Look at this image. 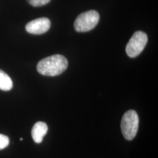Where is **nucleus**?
Segmentation results:
<instances>
[{
  "label": "nucleus",
  "instance_id": "1",
  "mask_svg": "<svg viewBox=\"0 0 158 158\" xmlns=\"http://www.w3.org/2000/svg\"><path fill=\"white\" fill-rule=\"evenodd\" d=\"M67 59L61 55H54L47 57L39 62L37 71L46 76H56L64 72L68 68Z\"/></svg>",
  "mask_w": 158,
  "mask_h": 158
},
{
  "label": "nucleus",
  "instance_id": "2",
  "mask_svg": "<svg viewBox=\"0 0 158 158\" xmlns=\"http://www.w3.org/2000/svg\"><path fill=\"white\" fill-rule=\"evenodd\" d=\"M139 117L134 110H129L122 118L121 128L123 135L127 140H132L135 137L138 130Z\"/></svg>",
  "mask_w": 158,
  "mask_h": 158
},
{
  "label": "nucleus",
  "instance_id": "3",
  "mask_svg": "<svg viewBox=\"0 0 158 158\" xmlns=\"http://www.w3.org/2000/svg\"><path fill=\"white\" fill-rule=\"evenodd\" d=\"M100 20L98 12L90 10L80 14L75 20L74 27L79 32H85L92 30L96 27Z\"/></svg>",
  "mask_w": 158,
  "mask_h": 158
},
{
  "label": "nucleus",
  "instance_id": "4",
  "mask_svg": "<svg viewBox=\"0 0 158 158\" xmlns=\"http://www.w3.org/2000/svg\"><path fill=\"white\" fill-rule=\"evenodd\" d=\"M148 42L147 34L142 31L135 32L126 46V53L130 57L138 56L146 46Z\"/></svg>",
  "mask_w": 158,
  "mask_h": 158
},
{
  "label": "nucleus",
  "instance_id": "5",
  "mask_svg": "<svg viewBox=\"0 0 158 158\" xmlns=\"http://www.w3.org/2000/svg\"><path fill=\"white\" fill-rule=\"evenodd\" d=\"M51 25L50 19L46 17H42L28 23L25 29L29 34L41 35L46 32L50 28Z\"/></svg>",
  "mask_w": 158,
  "mask_h": 158
},
{
  "label": "nucleus",
  "instance_id": "6",
  "mask_svg": "<svg viewBox=\"0 0 158 158\" xmlns=\"http://www.w3.org/2000/svg\"><path fill=\"white\" fill-rule=\"evenodd\" d=\"M48 131V127L46 123L41 121L36 123L34 125L31 131V135L34 142L36 143H41Z\"/></svg>",
  "mask_w": 158,
  "mask_h": 158
},
{
  "label": "nucleus",
  "instance_id": "7",
  "mask_svg": "<svg viewBox=\"0 0 158 158\" xmlns=\"http://www.w3.org/2000/svg\"><path fill=\"white\" fill-rule=\"evenodd\" d=\"M13 87V83L10 77L0 69V90L2 91L11 90Z\"/></svg>",
  "mask_w": 158,
  "mask_h": 158
},
{
  "label": "nucleus",
  "instance_id": "8",
  "mask_svg": "<svg viewBox=\"0 0 158 158\" xmlns=\"http://www.w3.org/2000/svg\"><path fill=\"white\" fill-rule=\"evenodd\" d=\"M30 5L34 6H41L48 4L51 0H27Z\"/></svg>",
  "mask_w": 158,
  "mask_h": 158
},
{
  "label": "nucleus",
  "instance_id": "9",
  "mask_svg": "<svg viewBox=\"0 0 158 158\" xmlns=\"http://www.w3.org/2000/svg\"><path fill=\"white\" fill-rule=\"evenodd\" d=\"M10 139L8 136L0 134V150L5 149L9 145Z\"/></svg>",
  "mask_w": 158,
  "mask_h": 158
},
{
  "label": "nucleus",
  "instance_id": "10",
  "mask_svg": "<svg viewBox=\"0 0 158 158\" xmlns=\"http://www.w3.org/2000/svg\"><path fill=\"white\" fill-rule=\"evenodd\" d=\"M23 138H21V139H20V140H21V141H23Z\"/></svg>",
  "mask_w": 158,
  "mask_h": 158
}]
</instances>
